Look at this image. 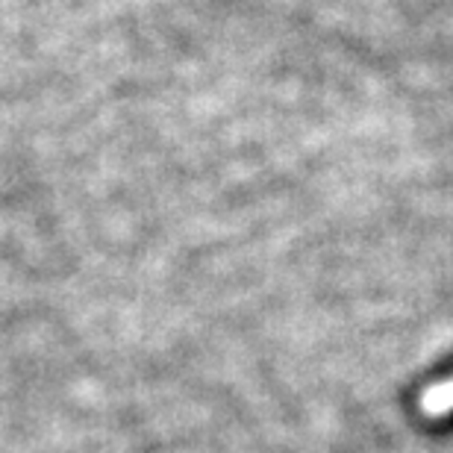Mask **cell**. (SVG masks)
<instances>
[{"label": "cell", "mask_w": 453, "mask_h": 453, "mask_svg": "<svg viewBox=\"0 0 453 453\" xmlns=\"http://www.w3.org/2000/svg\"><path fill=\"white\" fill-rule=\"evenodd\" d=\"M421 412L430 415V418H441V415L453 412V380H445V383L430 386L427 392L421 395Z\"/></svg>", "instance_id": "obj_1"}]
</instances>
